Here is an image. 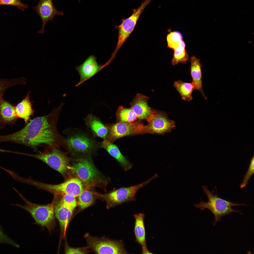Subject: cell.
<instances>
[{"instance_id": "cell-1", "label": "cell", "mask_w": 254, "mask_h": 254, "mask_svg": "<svg viewBox=\"0 0 254 254\" xmlns=\"http://www.w3.org/2000/svg\"><path fill=\"white\" fill-rule=\"evenodd\" d=\"M62 103L45 116L30 120L22 129L9 134L10 142L20 144L36 150L40 146L62 147L68 150L66 140L59 132L57 123Z\"/></svg>"}, {"instance_id": "cell-2", "label": "cell", "mask_w": 254, "mask_h": 254, "mask_svg": "<svg viewBox=\"0 0 254 254\" xmlns=\"http://www.w3.org/2000/svg\"><path fill=\"white\" fill-rule=\"evenodd\" d=\"M13 189L18 194L25 203L23 205L18 203L12 205L20 207L29 212L36 223L47 228L50 232L54 229L56 225L54 211V203L53 200L50 204L40 205L31 202L26 199L15 188Z\"/></svg>"}, {"instance_id": "cell-3", "label": "cell", "mask_w": 254, "mask_h": 254, "mask_svg": "<svg viewBox=\"0 0 254 254\" xmlns=\"http://www.w3.org/2000/svg\"><path fill=\"white\" fill-rule=\"evenodd\" d=\"M202 188L207 197L208 201L205 202L201 200L199 203L195 204L194 205L202 210L207 209L210 211L214 216V221L213 224L214 226L215 225L217 222L220 221L222 217L230 214L232 212L242 214L240 210L234 209L232 207L238 206H246V204L235 203L220 198L218 196L217 192L215 195H214L208 190L207 186H203Z\"/></svg>"}, {"instance_id": "cell-4", "label": "cell", "mask_w": 254, "mask_h": 254, "mask_svg": "<svg viewBox=\"0 0 254 254\" xmlns=\"http://www.w3.org/2000/svg\"><path fill=\"white\" fill-rule=\"evenodd\" d=\"M23 155L32 157L43 161L63 175H64L69 168L70 159L67 156V153L61 150L60 147H47L43 152L37 154L23 153Z\"/></svg>"}, {"instance_id": "cell-5", "label": "cell", "mask_w": 254, "mask_h": 254, "mask_svg": "<svg viewBox=\"0 0 254 254\" xmlns=\"http://www.w3.org/2000/svg\"><path fill=\"white\" fill-rule=\"evenodd\" d=\"M158 176L157 174H155L151 177L141 183L128 187H122L103 195L102 196L105 199L109 207L126 202L135 201L136 199L135 195L137 191Z\"/></svg>"}, {"instance_id": "cell-6", "label": "cell", "mask_w": 254, "mask_h": 254, "mask_svg": "<svg viewBox=\"0 0 254 254\" xmlns=\"http://www.w3.org/2000/svg\"><path fill=\"white\" fill-rule=\"evenodd\" d=\"M151 0H145L137 9H133L132 14L129 17L122 20L121 23L116 26L118 30L117 43L115 49L108 61L111 62L121 46L133 31L141 14Z\"/></svg>"}, {"instance_id": "cell-7", "label": "cell", "mask_w": 254, "mask_h": 254, "mask_svg": "<svg viewBox=\"0 0 254 254\" xmlns=\"http://www.w3.org/2000/svg\"><path fill=\"white\" fill-rule=\"evenodd\" d=\"M69 168L87 185L96 186L102 181L99 172L89 159L78 160Z\"/></svg>"}, {"instance_id": "cell-8", "label": "cell", "mask_w": 254, "mask_h": 254, "mask_svg": "<svg viewBox=\"0 0 254 254\" xmlns=\"http://www.w3.org/2000/svg\"><path fill=\"white\" fill-rule=\"evenodd\" d=\"M109 132L106 139L112 142L121 137L139 134L150 133L147 126L141 122H118L114 124H106Z\"/></svg>"}, {"instance_id": "cell-9", "label": "cell", "mask_w": 254, "mask_h": 254, "mask_svg": "<svg viewBox=\"0 0 254 254\" xmlns=\"http://www.w3.org/2000/svg\"><path fill=\"white\" fill-rule=\"evenodd\" d=\"M88 244L98 254H127L122 241L101 239L87 235Z\"/></svg>"}, {"instance_id": "cell-10", "label": "cell", "mask_w": 254, "mask_h": 254, "mask_svg": "<svg viewBox=\"0 0 254 254\" xmlns=\"http://www.w3.org/2000/svg\"><path fill=\"white\" fill-rule=\"evenodd\" d=\"M151 133L163 135L174 129L175 122L168 118L166 113L155 110L147 119Z\"/></svg>"}, {"instance_id": "cell-11", "label": "cell", "mask_w": 254, "mask_h": 254, "mask_svg": "<svg viewBox=\"0 0 254 254\" xmlns=\"http://www.w3.org/2000/svg\"><path fill=\"white\" fill-rule=\"evenodd\" d=\"M68 151L74 154H85L92 152L100 144L94 140L83 135H77L66 139Z\"/></svg>"}, {"instance_id": "cell-12", "label": "cell", "mask_w": 254, "mask_h": 254, "mask_svg": "<svg viewBox=\"0 0 254 254\" xmlns=\"http://www.w3.org/2000/svg\"><path fill=\"white\" fill-rule=\"evenodd\" d=\"M32 8L41 18L42 25L38 33L41 34H44L45 27L48 21H53L56 16L64 14L63 11L56 9L52 0H40L36 6Z\"/></svg>"}, {"instance_id": "cell-13", "label": "cell", "mask_w": 254, "mask_h": 254, "mask_svg": "<svg viewBox=\"0 0 254 254\" xmlns=\"http://www.w3.org/2000/svg\"><path fill=\"white\" fill-rule=\"evenodd\" d=\"M54 211L55 217L58 219L62 236H64L66 229L74 210L65 206L60 202L58 198L54 196Z\"/></svg>"}, {"instance_id": "cell-14", "label": "cell", "mask_w": 254, "mask_h": 254, "mask_svg": "<svg viewBox=\"0 0 254 254\" xmlns=\"http://www.w3.org/2000/svg\"><path fill=\"white\" fill-rule=\"evenodd\" d=\"M148 97L138 93L131 103V108L135 113L138 119H147L155 111L148 106Z\"/></svg>"}, {"instance_id": "cell-15", "label": "cell", "mask_w": 254, "mask_h": 254, "mask_svg": "<svg viewBox=\"0 0 254 254\" xmlns=\"http://www.w3.org/2000/svg\"><path fill=\"white\" fill-rule=\"evenodd\" d=\"M18 119L15 106L3 97L0 99V129H3L7 124H15Z\"/></svg>"}, {"instance_id": "cell-16", "label": "cell", "mask_w": 254, "mask_h": 254, "mask_svg": "<svg viewBox=\"0 0 254 254\" xmlns=\"http://www.w3.org/2000/svg\"><path fill=\"white\" fill-rule=\"evenodd\" d=\"M135 219L134 232L135 241L142 248V254H152L147 248L146 239V233L144 224V214L142 213L134 215Z\"/></svg>"}, {"instance_id": "cell-17", "label": "cell", "mask_w": 254, "mask_h": 254, "mask_svg": "<svg viewBox=\"0 0 254 254\" xmlns=\"http://www.w3.org/2000/svg\"><path fill=\"white\" fill-rule=\"evenodd\" d=\"M101 68L98 64L95 57L93 56L89 57L82 64L76 68L80 76L79 83L94 75Z\"/></svg>"}, {"instance_id": "cell-18", "label": "cell", "mask_w": 254, "mask_h": 254, "mask_svg": "<svg viewBox=\"0 0 254 254\" xmlns=\"http://www.w3.org/2000/svg\"><path fill=\"white\" fill-rule=\"evenodd\" d=\"M100 146L116 159L124 171H127L132 167V164L121 153L115 145L105 139L100 143Z\"/></svg>"}, {"instance_id": "cell-19", "label": "cell", "mask_w": 254, "mask_h": 254, "mask_svg": "<svg viewBox=\"0 0 254 254\" xmlns=\"http://www.w3.org/2000/svg\"><path fill=\"white\" fill-rule=\"evenodd\" d=\"M86 124L94 135L105 139L109 131L106 125L103 124L99 119L92 114L88 115L85 119Z\"/></svg>"}, {"instance_id": "cell-20", "label": "cell", "mask_w": 254, "mask_h": 254, "mask_svg": "<svg viewBox=\"0 0 254 254\" xmlns=\"http://www.w3.org/2000/svg\"><path fill=\"white\" fill-rule=\"evenodd\" d=\"M29 91L25 97L15 106L16 114L18 118L23 119L26 124L30 120V117L33 115L34 111L32 108V102L29 99Z\"/></svg>"}, {"instance_id": "cell-21", "label": "cell", "mask_w": 254, "mask_h": 254, "mask_svg": "<svg viewBox=\"0 0 254 254\" xmlns=\"http://www.w3.org/2000/svg\"><path fill=\"white\" fill-rule=\"evenodd\" d=\"M190 62V73L192 79V82L194 86L195 89L199 91L205 98L202 89L201 66L199 60L193 56L191 58Z\"/></svg>"}, {"instance_id": "cell-22", "label": "cell", "mask_w": 254, "mask_h": 254, "mask_svg": "<svg viewBox=\"0 0 254 254\" xmlns=\"http://www.w3.org/2000/svg\"><path fill=\"white\" fill-rule=\"evenodd\" d=\"M174 86L180 95L182 99L190 102L193 99L192 92L195 89L194 86L191 83L184 82L181 80L175 81Z\"/></svg>"}, {"instance_id": "cell-23", "label": "cell", "mask_w": 254, "mask_h": 254, "mask_svg": "<svg viewBox=\"0 0 254 254\" xmlns=\"http://www.w3.org/2000/svg\"><path fill=\"white\" fill-rule=\"evenodd\" d=\"M117 120L119 122H131L136 120L137 117L130 108H126L120 106L116 113Z\"/></svg>"}, {"instance_id": "cell-24", "label": "cell", "mask_w": 254, "mask_h": 254, "mask_svg": "<svg viewBox=\"0 0 254 254\" xmlns=\"http://www.w3.org/2000/svg\"><path fill=\"white\" fill-rule=\"evenodd\" d=\"M185 44L183 40L180 42L179 47L174 49L173 57L171 64L175 65L179 63H186L188 58V56L185 50Z\"/></svg>"}, {"instance_id": "cell-25", "label": "cell", "mask_w": 254, "mask_h": 254, "mask_svg": "<svg viewBox=\"0 0 254 254\" xmlns=\"http://www.w3.org/2000/svg\"><path fill=\"white\" fill-rule=\"evenodd\" d=\"M26 84V80L23 78L10 79H0V99L3 97L4 92L9 88L17 85Z\"/></svg>"}, {"instance_id": "cell-26", "label": "cell", "mask_w": 254, "mask_h": 254, "mask_svg": "<svg viewBox=\"0 0 254 254\" xmlns=\"http://www.w3.org/2000/svg\"><path fill=\"white\" fill-rule=\"evenodd\" d=\"M78 197V205L82 209L90 206L94 201L93 193L88 190H83Z\"/></svg>"}, {"instance_id": "cell-27", "label": "cell", "mask_w": 254, "mask_h": 254, "mask_svg": "<svg viewBox=\"0 0 254 254\" xmlns=\"http://www.w3.org/2000/svg\"><path fill=\"white\" fill-rule=\"evenodd\" d=\"M182 39V36L180 32H170L167 37L168 47L174 50L176 48L179 47Z\"/></svg>"}, {"instance_id": "cell-28", "label": "cell", "mask_w": 254, "mask_h": 254, "mask_svg": "<svg viewBox=\"0 0 254 254\" xmlns=\"http://www.w3.org/2000/svg\"><path fill=\"white\" fill-rule=\"evenodd\" d=\"M61 198L59 196L57 197L60 203L63 205L74 210L76 206L77 202L76 198L75 196L68 194H65L60 196Z\"/></svg>"}, {"instance_id": "cell-29", "label": "cell", "mask_w": 254, "mask_h": 254, "mask_svg": "<svg viewBox=\"0 0 254 254\" xmlns=\"http://www.w3.org/2000/svg\"><path fill=\"white\" fill-rule=\"evenodd\" d=\"M254 158L253 156L251 159L248 170L244 175L242 182L240 185V187L242 189L248 183V182L251 177L254 173Z\"/></svg>"}, {"instance_id": "cell-30", "label": "cell", "mask_w": 254, "mask_h": 254, "mask_svg": "<svg viewBox=\"0 0 254 254\" xmlns=\"http://www.w3.org/2000/svg\"><path fill=\"white\" fill-rule=\"evenodd\" d=\"M0 5L14 6L23 11L28 7V5L22 3L20 0H1Z\"/></svg>"}, {"instance_id": "cell-31", "label": "cell", "mask_w": 254, "mask_h": 254, "mask_svg": "<svg viewBox=\"0 0 254 254\" xmlns=\"http://www.w3.org/2000/svg\"><path fill=\"white\" fill-rule=\"evenodd\" d=\"M1 227L0 225V244H6L16 247H19V245L4 232L1 229Z\"/></svg>"}, {"instance_id": "cell-32", "label": "cell", "mask_w": 254, "mask_h": 254, "mask_svg": "<svg viewBox=\"0 0 254 254\" xmlns=\"http://www.w3.org/2000/svg\"><path fill=\"white\" fill-rule=\"evenodd\" d=\"M64 252L66 254H84L86 252L84 249L72 248L67 245L65 246Z\"/></svg>"}, {"instance_id": "cell-33", "label": "cell", "mask_w": 254, "mask_h": 254, "mask_svg": "<svg viewBox=\"0 0 254 254\" xmlns=\"http://www.w3.org/2000/svg\"><path fill=\"white\" fill-rule=\"evenodd\" d=\"M0 152H7L13 153L14 152L13 151L4 150L2 148H0Z\"/></svg>"}, {"instance_id": "cell-34", "label": "cell", "mask_w": 254, "mask_h": 254, "mask_svg": "<svg viewBox=\"0 0 254 254\" xmlns=\"http://www.w3.org/2000/svg\"><path fill=\"white\" fill-rule=\"evenodd\" d=\"M1 0H0V1Z\"/></svg>"}]
</instances>
